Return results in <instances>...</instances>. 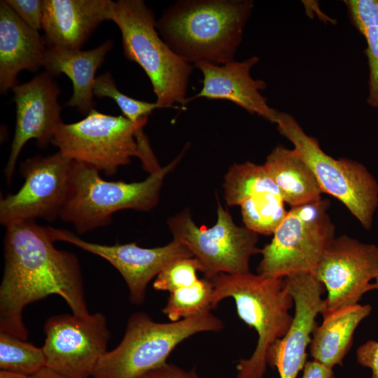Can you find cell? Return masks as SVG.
Segmentation results:
<instances>
[{"label": "cell", "mask_w": 378, "mask_h": 378, "mask_svg": "<svg viewBox=\"0 0 378 378\" xmlns=\"http://www.w3.org/2000/svg\"><path fill=\"white\" fill-rule=\"evenodd\" d=\"M275 124L309 167L323 192L340 201L364 229L370 230L378 207V182L366 167L326 153L318 141L307 134L288 113L279 111Z\"/></svg>", "instance_id": "obj_7"}, {"label": "cell", "mask_w": 378, "mask_h": 378, "mask_svg": "<svg viewBox=\"0 0 378 378\" xmlns=\"http://www.w3.org/2000/svg\"><path fill=\"white\" fill-rule=\"evenodd\" d=\"M111 21L118 27L125 57L148 77L163 108L184 105L194 66L178 57L160 36L155 15L142 0L114 2Z\"/></svg>", "instance_id": "obj_5"}, {"label": "cell", "mask_w": 378, "mask_h": 378, "mask_svg": "<svg viewBox=\"0 0 378 378\" xmlns=\"http://www.w3.org/2000/svg\"><path fill=\"white\" fill-rule=\"evenodd\" d=\"M112 46L110 40L89 50L47 46L43 64L45 71L53 77L64 74L72 81L73 95L67 106L76 107L81 113L94 108L95 74Z\"/></svg>", "instance_id": "obj_20"}, {"label": "cell", "mask_w": 378, "mask_h": 378, "mask_svg": "<svg viewBox=\"0 0 378 378\" xmlns=\"http://www.w3.org/2000/svg\"><path fill=\"white\" fill-rule=\"evenodd\" d=\"M46 367L42 347H37L14 336L0 333L1 370L31 377Z\"/></svg>", "instance_id": "obj_27"}, {"label": "cell", "mask_w": 378, "mask_h": 378, "mask_svg": "<svg viewBox=\"0 0 378 378\" xmlns=\"http://www.w3.org/2000/svg\"><path fill=\"white\" fill-rule=\"evenodd\" d=\"M371 311V305L358 303L322 316L323 322L315 327L309 344L314 360L330 368L342 365L353 342L356 328Z\"/></svg>", "instance_id": "obj_21"}, {"label": "cell", "mask_w": 378, "mask_h": 378, "mask_svg": "<svg viewBox=\"0 0 378 378\" xmlns=\"http://www.w3.org/2000/svg\"><path fill=\"white\" fill-rule=\"evenodd\" d=\"M378 274V246L347 235L335 237L324 251L314 276L326 288L321 315L358 304Z\"/></svg>", "instance_id": "obj_13"}, {"label": "cell", "mask_w": 378, "mask_h": 378, "mask_svg": "<svg viewBox=\"0 0 378 378\" xmlns=\"http://www.w3.org/2000/svg\"><path fill=\"white\" fill-rule=\"evenodd\" d=\"M141 378H202L195 370H186L176 365L165 363L150 370Z\"/></svg>", "instance_id": "obj_32"}, {"label": "cell", "mask_w": 378, "mask_h": 378, "mask_svg": "<svg viewBox=\"0 0 378 378\" xmlns=\"http://www.w3.org/2000/svg\"><path fill=\"white\" fill-rule=\"evenodd\" d=\"M284 284L293 298L295 312L286 335L270 349L267 362L277 369L280 378H296L307 362V348L317 326L316 316L323 309L324 286L310 274L286 277Z\"/></svg>", "instance_id": "obj_16"}, {"label": "cell", "mask_w": 378, "mask_h": 378, "mask_svg": "<svg viewBox=\"0 0 378 378\" xmlns=\"http://www.w3.org/2000/svg\"><path fill=\"white\" fill-rule=\"evenodd\" d=\"M344 3L353 25L365 37L369 68V106L378 108V0H346Z\"/></svg>", "instance_id": "obj_23"}, {"label": "cell", "mask_w": 378, "mask_h": 378, "mask_svg": "<svg viewBox=\"0 0 378 378\" xmlns=\"http://www.w3.org/2000/svg\"><path fill=\"white\" fill-rule=\"evenodd\" d=\"M16 107L15 133L10 153L5 168L8 183H10L19 155L30 139L45 148L62 122V107L58 103L60 89L53 76L43 71L31 80L18 84L13 89Z\"/></svg>", "instance_id": "obj_15"}, {"label": "cell", "mask_w": 378, "mask_h": 378, "mask_svg": "<svg viewBox=\"0 0 378 378\" xmlns=\"http://www.w3.org/2000/svg\"><path fill=\"white\" fill-rule=\"evenodd\" d=\"M0 378H31V377L14 372L0 370Z\"/></svg>", "instance_id": "obj_35"}, {"label": "cell", "mask_w": 378, "mask_h": 378, "mask_svg": "<svg viewBox=\"0 0 378 378\" xmlns=\"http://www.w3.org/2000/svg\"><path fill=\"white\" fill-rule=\"evenodd\" d=\"M174 239L183 243L197 259L204 277L249 272V260L257 251L258 234L239 227L220 203L217 220L209 228L197 226L183 210L167 220Z\"/></svg>", "instance_id": "obj_10"}, {"label": "cell", "mask_w": 378, "mask_h": 378, "mask_svg": "<svg viewBox=\"0 0 378 378\" xmlns=\"http://www.w3.org/2000/svg\"><path fill=\"white\" fill-rule=\"evenodd\" d=\"M182 154L140 182L108 181L85 163L73 161L68 192L59 218L79 234L104 227L113 214L124 209L149 211L158 204L166 175Z\"/></svg>", "instance_id": "obj_4"}, {"label": "cell", "mask_w": 378, "mask_h": 378, "mask_svg": "<svg viewBox=\"0 0 378 378\" xmlns=\"http://www.w3.org/2000/svg\"><path fill=\"white\" fill-rule=\"evenodd\" d=\"M93 92L99 98L109 97L114 100L122 115L133 122L148 117L156 108H163L156 102L141 101L123 94L118 90L113 76L108 72L96 78Z\"/></svg>", "instance_id": "obj_28"}, {"label": "cell", "mask_w": 378, "mask_h": 378, "mask_svg": "<svg viewBox=\"0 0 378 378\" xmlns=\"http://www.w3.org/2000/svg\"><path fill=\"white\" fill-rule=\"evenodd\" d=\"M48 230L54 241L70 243L111 263L123 277L129 289L130 300L134 304L144 302L148 283L169 264L180 258L193 257L183 243L174 239L164 246L148 248L135 243L95 244L66 230L52 227H48Z\"/></svg>", "instance_id": "obj_14"}, {"label": "cell", "mask_w": 378, "mask_h": 378, "mask_svg": "<svg viewBox=\"0 0 378 378\" xmlns=\"http://www.w3.org/2000/svg\"><path fill=\"white\" fill-rule=\"evenodd\" d=\"M73 161L58 151L22 162L19 171L24 183L17 192L1 199V224L6 227L38 218L52 222L59 217L68 192Z\"/></svg>", "instance_id": "obj_12"}, {"label": "cell", "mask_w": 378, "mask_h": 378, "mask_svg": "<svg viewBox=\"0 0 378 378\" xmlns=\"http://www.w3.org/2000/svg\"><path fill=\"white\" fill-rule=\"evenodd\" d=\"M209 279L214 288L212 309L222 300L233 298L239 318L258 334L252 355L239 360L236 366V378H263L270 349L286 335L293 318L289 311L294 302L284 286V279L249 272L221 273Z\"/></svg>", "instance_id": "obj_3"}, {"label": "cell", "mask_w": 378, "mask_h": 378, "mask_svg": "<svg viewBox=\"0 0 378 378\" xmlns=\"http://www.w3.org/2000/svg\"><path fill=\"white\" fill-rule=\"evenodd\" d=\"M42 346L46 367L67 378H89L106 354L110 331L100 312L79 316L62 314L49 317Z\"/></svg>", "instance_id": "obj_11"}, {"label": "cell", "mask_w": 378, "mask_h": 378, "mask_svg": "<svg viewBox=\"0 0 378 378\" xmlns=\"http://www.w3.org/2000/svg\"><path fill=\"white\" fill-rule=\"evenodd\" d=\"M259 61V57L253 55L223 65L206 62L195 63L193 66L203 75L202 88L197 94L186 98L184 105L197 98L227 100L275 124L279 111L270 107L267 98L260 93L266 88V83L253 78L251 74V69Z\"/></svg>", "instance_id": "obj_17"}, {"label": "cell", "mask_w": 378, "mask_h": 378, "mask_svg": "<svg viewBox=\"0 0 378 378\" xmlns=\"http://www.w3.org/2000/svg\"><path fill=\"white\" fill-rule=\"evenodd\" d=\"M198 270L200 271V265L194 257L176 260L158 274L153 282V288L170 293L189 286L199 279Z\"/></svg>", "instance_id": "obj_29"}, {"label": "cell", "mask_w": 378, "mask_h": 378, "mask_svg": "<svg viewBox=\"0 0 378 378\" xmlns=\"http://www.w3.org/2000/svg\"><path fill=\"white\" fill-rule=\"evenodd\" d=\"M291 208L316 202L323 192L314 173L294 149L282 145L274 148L263 164Z\"/></svg>", "instance_id": "obj_22"}, {"label": "cell", "mask_w": 378, "mask_h": 378, "mask_svg": "<svg viewBox=\"0 0 378 378\" xmlns=\"http://www.w3.org/2000/svg\"><path fill=\"white\" fill-rule=\"evenodd\" d=\"M377 290L378 291V274L374 279V282L371 283V284L370 285V290Z\"/></svg>", "instance_id": "obj_36"}, {"label": "cell", "mask_w": 378, "mask_h": 378, "mask_svg": "<svg viewBox=\"0 0 378 378\" xmlns=\"http://www.w3.org/2000/svg\"><path fill=\"white\" fill-rule=\"evenodd\" d=\"M223 186L229 206H240L247 199L261 192L280 193L263 164L249 161L232 164L225 176Z\"/></svg>", "instance_id": "obj_24"}, {"label": "cell", "mask_w": 378, "mask_h": 378, "mask_svg": "<svg viewBox=\"0 0 378 378\" xmlns=\"http://www.w3.org/2000/svg\"><path fill=\"white\" fill-rule=\"evenodd\" d=\"M280 193L265 192L247 199L239 206L244 227L262 234H273L288 211Z\"/></svg>", "instance_id": "obj_25"}, {"label": "cell", "mask_w": 378, "mask_h": 378, "mask_svg": "<svg viewBox=\"0 0 378 378\" xmlns=\"http://www.w3.org/2000/svg\"><path fill=\"white\" fill-rule=\"evenodd\" d=\"M302 378H335L332 368L316 361L306 362Z\"/></svg>", "instance_id": "obj_33"}, {"label": "cell", "mask_w": 378, "mask_h": 378, "mask_svg": "<svg viewBox=\"0 0 378 378\" xmlns=\"http://www.w3.org/2000/svg\"><path fill=\"white\" fill-rule=\"evenodd\" d=\"M31 378H67L46 367L42 368Z\"/></svg>", "instance_id": "obj_34"}, {"label": "cell", "mask_w": 378, "mask_h": 378, "mask_svg": "<svg viewBox=\"0 0 378 378\" xmlns=\"http://www.w3.org/2000/svg\"><path fill=\"white\" fill-rule=\"evenodd\" d=\"M329 206V200L321 198L292 207L272 241L259 251L262 258L258 274L276 279L314 276L324 251L335 237Z\"/></svg>", "instance_id": "obj_8"}, {"label": "cell", "mask_w": 378, "mask_h": 378, "mask_svg": "<svg viewBox=\"0 0 378 378\" xmlns=\"http://www.w3.org/2000/svg\"><path fill=\"white\" fill-rule=\"evenodd\" d=\"M147 121L148 117L133 122L122 115H107L92 108L80 121L62 122L51 144L70 159L111 176L132 157L139 158L136 134Z\"/></svg>", "instance_id": "obj_9"}, {"label": "cell", "mask_w": 378, "mask_h": 378, "mask_svg": "<svg viewBox=\"0 0 378 378\" xmlns=\"http://www.w3.org/2000/svg\"><path fill=\"white\" fill-rule=\"evenodd\" d=\"M47 227L22 221L6 227L4 269L0 286V333L27 340L26 306L47 296L62 297L72 314H90L76 255L54 246Z\"/></svg>", "instance_id": "obj_1"}, {"label": "cell", "mask_w": 378, "mask_h": 378, "mask_svg": "<svg viewBox=\"0 0 378 378\" xmlns=\"http://www.w3.org/2000/svg\"><path fill=\"white\" fill-rule=\"evenodd\" d=\"M47 46L38 31L24 23L7 4L0 1V92L18 85L24 70L43 66Z\"/></svg>", "instance_id": "obj_19"}, {"label": "cell", "mask_w": 378, "mask_h": 378, "mask_svg": "<svg viewBox=\"0 0 378 378\" xmlns=\"http://www.w3.org/2000/svg\"><path fill=\"white\" fill-rule=\"evenodd\" d=\"M223 328V321L211 311L169 323L156 322L145 312H135L127 320L121 342L101 358L92 377L141 378L165 363L175 347L187 338Z\"/></svg>", "instance_id": "obj_6"}, {"label": "cell", "mask_w": 378, "mask_h": 378, "mask_svg": "<svg viewBox=\"0 0 378 378\" xmlns=\"http://www.w3.org/2000/svg\"><path fill=\"white\" fill-rule=\"evenodd\" d=\"M253 8L251 0H180L163 11L156 29L187 62L223 65L234 60Z\"/></svg>", "instance_id": "obj_2"}, {"label": "cell", "mask_w": 378, "mask_h": 378, "mask_svg": "<svg viewBox=\"0 0 378 378\" xmlns=\"http://www.w3.org/2000/svg\"><path fill=\"white\" fill-rule=\"evenodd\" d=\"M358 363L372 371L371 378H378V341L368 340L356 351Z\"/></svg>", "instance_id": "obj_31"}, {"label": "cell", "mask_w": 378, "mask_h": 378, "mask_svg": "<svg viewBox=\"0 0 378 378\" xmlns=\"http://www.w3.org/2000/svg\"><path fill=\"white\" fill-rule=\"evenodd\" d=\"M113 6L111 0H44L46 46L81 49L102 22L111 21Z\"/></svg>", "instance_id": "obj_18"}, {"label": "cell", "mask_w": 378, "mask_h": 378, "mask_svg": "<svg viewBox=\"0 0 378 378\" xmlns=\"http://www.w3.org/2000/svg\"><path fill=\"white\" fill-rule=\"evenodd\" d=\"M16 15L30 27L42 29L44 0H5Z\"/></svg>", "instance_id": "obj_30"}, {"label": "cell", "mask_w": 378, "mask_h": 378, "mask_svg": "<svg viewBox=\"0 0 378 378\" xmlns=\"http://www.w3.org/2000/svg\"><path fill=\"white\" fill-rule=\"evenodd\" d=\"M213 290L210 279H199L189 286L170 293L162 312L171 321H178L211 311Z\"/></svg>", "instance_id": "obj_26"}]
</instances>
